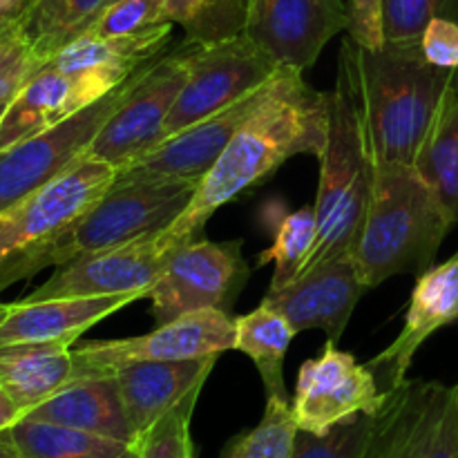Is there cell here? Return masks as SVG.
<instances>
[{"mask_svg":"<svg viewBox=\"0 0 458 458\" xmlns=\"http://www.w3.org/2000/svg\"><path fill=\"white\" fill-rule=\"evenodd\" d=\"M9 434L18 458H139L137 443L45 420L21 419L9 428Z\"/></svg>","mask_w":458,"mask_h":458,"instance_id":"484cf974","label":"cell"},{"mask_svg":"<svg viewBox=\"0 0 458 458\" xmlns=\"http://www.w3.org/2000/svg\"><path fill=\"white\" fill-rule=\"evenodd\" d=\"M383 398L367 365H360L352 353L340 352L338 343L327 340L320 356L300 367L291 411L298 429L327 434L352 416H376Z\"/></svg>","mask_w":458,"mask_h":458,"instance_id":"4fadbf2b","label":"cell"},{"mask_svg":"<svg viewBox=\"0 0 458 458\" xmlns=\"http://www.w3.org/2000/svg\"><path fill=\"white\" fill-rule=\"evenodd\" d=\"M72 347L74 344L63 340L0 347L3 389L12 396L22 416L79 378Z\"/></svg>","mask_w":458,"mask_h":458,"instance_id":"cb8c5ba5","label":"cell"},{"mask_svg":"<svg viewBox=\"0 0 458 458\" xmlns=\"http://www.w3.org/2000/svg\"><path fill=\"white\" fill-rule=\"evenodd\" d=\"M197 186L199 182L192 179L116 174L114 183L88 213L22 267L21 280H30L43 268L63 267L81 255L165 231L188 208Z\"/></svg>","mask_w":458,"mask_h":458,"instance_id":"5b68a950","label":"cell"},{"mask_svg":"<svg viewBox=\"0 0 458 458\" xmlns=\"http://www.w3.org/2000/svg\"><path fill=\"white\" fill-rule=\"evenodd\" d=\"M112 3H116V0H110V4H112ZM110 4H107V7H110Z\"/></svg>","mask_w":458,"mask_h":458,"instance_id":"ee69618b","label":"cell"},{"mask_svg":"<svg viewBox=\"0 0 458 458\" xmlns=\"http://www.w3.org/2000/svg\"><path fill=\"white\" fill-rule=\"evenodd\" d=\"M367 289L352 250L309 267L282 289H268L262 304L289 320L295 334L322 329L340 343L358 300Z\"/></svg>","mask_w":458,"mask_h":458,"instance_id":"2e32d148","label":"cell"},{"mask_svg":"<svg viewBox=\"0 0 458 458\" xmlns=\"http://www.w3.org/2000/svg\"><path fill=\"white\" fill-rule=\"evenodd\" d=\"M329 114L331 92L313 89L300 72L280 70L199 182L188 208L161 231L164 244L177 249L197 240L222 206L267 182L291 157L320 159L329 134Z\"/></svg>","mask_w":458,"mask_h":458,"instance_id":"6da1fadb","label":"cell"},{"mask_svg":"<svg viewBox=\"0 0 458 458\" xmlns=\"http://www.w3.org/2000/svg\"><path fill=\"white\" fill-rule=\"evenodd\" d=\"M170 250L173 249L164 244L161 233L112 249L94 250L56 267L45 284L21 300L38 302L52 298H94L139 291L150 295Z\"/></svg>","mask_w":458,"mask_h":458,"instance_id":"9a60e30c","label":"cell"},{"mask_svg":"<svg viewBox=\"0 0 458 458\" xmlns=\"http://www.w3.org/2000/svg\"><path fill=\"white\" fill-rule=\"evenodd\" d=\"M371 148L380 164H416L456 70L425 61L419 43L358 45Z\"/></svg>","mask_w":458,"mask_h":458,"instance_id":"277c9868","label":"cell"},{"mask_svg":"<svg viewBox=\"0 0 458 458\" xmlns=\"http://www.w3.org/2000/svg\"><path fill=\"white\" fill-rule=\"evenodd\" d=\"M365 458H458V383L405 378L385 392Z\"/></svg>","mask_w":458,"mask_h":458,"instance_id":"52a82bcc","label":"cell"},{"mask_svg":"<svg viewBox=\"0 0 458 458\" xmlns=\"http://www.w3.org/2000/svg\"><path fill=\"white\" fill-rule=\"evenodd\" d=\"M458 320V253L445 264L428 268L416 277L405 325L383 353L367 362L380 392H389L407 378L419 349L447 325Z\"/></svg>","mask_w":458,"mask_h":458,"instance_id":"e0dca14e","label":"cell"},{"mask_svg":"<svg viewBox=\"0 0 458 458\" xmlns=\"http://www.w3.org/2000/svg\"><path fill=\"white\" fill-rule=\"evenodd\" d=\"M21 419H22V411L18 410L16 403L12 401V396H9V394L0 387V432L9 429L13 423H18Z\"/></svg>","mask_w":458,"mask_h":458,"instance_id":"f35d334b","label":"cell"},{"mask_svg":"<svg viewBox=\"0 0 458 458\" xmlns=\"http://www.w3.org/2000/svg\"><path fill=\"white\" fill-rule=\"evenodd\" d=\"M268 85V83H267ZM264 85V88H267ZM262 89L249 94L242 101L231 103L224 110L179 130L173 137L164 139L155 148L125 165L116 174H130V177H170V179H192L201 182L224 148L231 143L233 134L237 132L246 116L258 106Z\"/></svg>","mask_w":458,"mask_h":458,"instance_id":"ac0fdd59","label":"cell"},{"mask_svg":"<svg viewBox=\"0 0 458 458\" xmlns=\"http://www.w3.org/2000/svg\"><path fill=\"white\" fill-rule=\"evenodd\" d=\"M217 356L192 360L130 362L114 371L121 401L134 438L150 432L161 419L191 398H199Z\"/></svg>","mask_w":458,"mask_h":458,"instance_id":"d6986e66","label":"cell"},{"mask_svg":"<svg viewBox=\"0 0 458 458\" xmlns=\"http://www.w3.org/2000/svg\"><path fill=\"white\" fill-rule=\"evenodd\" d=\"M280 70L282 67L246 34L213 45H192L186 83L170 110L159 141L258 92L271 83Z\"/></svg>","mask_w":458,"mask_h":458,"instance_id":"ba28073f","label":"cell"},{"mask_svg":"<svg viewBox=\"0 0 458 458\" xmlns=\"http://www.w3.org/2000/svg\"><path fill=\"white\" fill-rule=\"evenodd\" d=\"M165 0H116L103 9L101 16L88 27V31L101 36H123L161 25V12Z\"/></svg>","mask_w":458,"mask_h":458,"instance_id":"d590c367","label":"cell"},{"mask_svg":"<svg viewBox=\"0 0 458 458\" xmlns=\"http://www.w3.org/2000/svg\"><path fill=\"white\" fill-rule=\"evenodd\" d=\"M197 398H191L161 419L137 441L139 458H195L191 438V419Z\"/></svg>","mask_w":458,"mask_h":458,"instance_id":"e575fe53","label":"cell"},{"mask_svg":"<svg viewBox=\"0 0 458 458\" xmlns=\"http://www.w3.org/2000/svg\"><path fill=\"white\" fill-rule=\"evenodd\" d=\"M376 179V157L362 97L360 56L352 38L343 40L327 146L320 157L316 210L318 237L307 267L353 249L369 208Z\"/></svg>","mask_w":458,"mask_h":458,"instance_id":"7a4b0ae2","label":"cell"},{"mask_svg":"<svg viewBox=\"0 0 458 458\" xmlns=\"http://www.w3.org/2000/svg\"><path fill=\"white\" fill-rule=\"evenodd\" d=\"M191 47L183 40L174 52L164 54L141 72L123 103L101 125L85 157L110 164L119 173L159 143L161 130L186 83Z\"/></svg>","mask_w":458,"mask_h":458,"instance_id":"8fae6325","label":"cell"},{"mask_svg":"<svg viewBox=\"0 0 458 458\" xmlns=\"http://www.w3.org/2000/svg\"><path fill=\"white\" fill-rule=\"evenodd\" d=\"M374 416L358 414L343 420L327 434L298 429L291 458H365Z\"/></svg>","mask_w":458,"mask_h":458,"instance_id":"1f68e13d","label":"cell"},{"mask_svg":"<svg viewBox=\"0 0 458 458\" xmlns=\"http://www.w3.org/2000/svg\"><path fill=\"white\" fill-rule=\"evenodd\" d=\"M22 419L45 420L116 441L137 443L114 376L72 380L61 392L27 411Z\"/></svg>","mask_w":458,"mask_h":458,"instance_id":"603a6c76","label":"cell"},{"mask_svg":"<svg viewBox=\"0 0 458 458\" xmlns=\"http://www.w3.org/2000/svg\"><path fill=\"white\" fill-rule=\"evenodd\" d=\"M414 165L458 224V70Z\"/></svg>","mask_w":458,"mask_h":458,"instance_id":"4316f807","label":"cell"},{"mask_svg":"<svg viewBox=\"0 0 458 458\" xmlns=\"http://www.w3.org/2000/svg\"><path fill=\"white\" fill-rule=\"evenodd\" d=\"M316 237L318 222L313 206H302L280 219L273 246L268 250H262L258 258L259 267L268 262L276 264L268 289H282L304 271L313 253V246H316Z\"/></svg>","mask_w":458,"mask_h":458,"instance_id":"f546056e","label":"cell"},{"mask_svg":"<svg viewBox=\"0 0 458 458\" xmlns=\"http://www.w3.org/2000/svg\"><path fill=\"white\" fill-rule=\"evenodd\" d=\"M9 311H12V304H7V302H0V325H3V322H4V318L9 316Z\"/></svg>","mask_w":458,"mask_h":458,"instance_id":"b9f144b4","label":"cell"},{"mask_svg":"<svg viewBox=\"0 0 458 458\" xmlns=\"http://www.w3.org/2000/svg\"><path fill=\"white\" fill-rule=\"evenodd\" d=\"M349 38L365 49H378L383 36V0H349Z\"/></svg>","mask_w":458,"mask_h":458,"instance_id":"74e56055","label":"cell"},{"mask_svg":"<svg viewBox=\"0 0 458 458\" xmlns=\"http://www.w3.org/2000/svg\"><path fill=\"white\" fill-rule=\"evenodd\" d=\"M349 30L343 0H250L244 34L282 70L302 74L334 36Z\"/></svg>","mask_w":458,"mask_h":458,"instance_id":"5bb4252c","label":"cell"},{"mask_svg":"<svg viewBox=\"0 0 458 458\" xmlns=\"http://www.w3.org/2000/svg\"><path fill=\"white\" fill-rule=\"evenodd\" d=\"M173 22H161L150 30L123 36H101L83 31L49 58V65L67 74L92 81L103 94H110L121 83L164 56Z\"/></svg>","mask_w":458,"mask_h":458,"instance_id":"ffe728a7","label":"cell"},{"mask_svg":"<svg viewBox=\"0 0 458 458\" xmlns=\"http://www.w3.org/2000/svg\"><path fill=\"white\" fill-rule=\"evenodd\" d=\"M43 65L18 18L0 34V103L12 101Z\"/></svg>","mask_w":458,"mask_h":458,"instance_id":"836d02e7","label":"cell"},{"mask_svg":"<svg viewBox=\"0 0 458 458\" xmlns=\"http://www.w3.org/2000/svg\"><path fill=\"white\" fill-rule=\"evenodd\" d=\"M298 434L289 401L268 398L264 416L253 429L233 438L222 458H291Z\"/></svg>","mask_w":458,"mask_h":458,"instance_id":"4dcf8cb0","label":"cell"},{"mask_svg":"<svg viewBox=\"0 0 458 458\" xmlns=\"http://www.w3.org/2000/svg\"><path fill=\"white\" fill-rule=\"evenodd\" d=\"M295 335L298 334L289 320L267 304H259L255 311L235 318L233 349L253 360L267 389V401H289L284 387V360Z\"/></svg>","mask_w":458,"mask_h":458,"instance_id":"d4e9b609","label":"cell"},{"mask_svg":"<svg viewBox=\"0 0 458 458\" xmlns=\"http://www.w3.org/2000/svg\"><path fill=\"white\" fill-rule=\"evenodd\" d=\"M0 387H3V378H0Z\"/></svg>","mask_w":458,"mask_h":458,"instance_id":"f6af8a7d","label":"cell"},{"mask_svg":"<svg viewBox=\"0 0 458 458\" xmlns=\"http://www.w3.org/2000/svg\"><path fill=\"white\" fill-rule=\"evenodd\" d=\"M7 106H9V103H0V119H3V114H4V110H7Z\"/></svg>","mask_w":458,"mask_h":458,"instance_id":"7bdbcfd3","label":"cell"},{"mask_svg":"<svg viewBox=\"0 0 458 458\" xmlns=\"http://www.w3.org/2000/svg\"><path fill=\"white\" fill-rule=\"evenodd\" d=\"M250 0H165L161 22L186 31L192 45H213L244 34Z\"/></svg>","mask_w":458,"mask_h":458,"instance_id":"f1b7e54d","label":"cell"},{"mask_svg":"<svg viewBox=\"0 0 458 458\" xmlns=\"http://www.w3.org/2000/svg\"><path fill=\"white\" fill-rule=\"evenodd\" d=\"M425 61L443 70H458V21L434 18L420 36Z\"/></svg>","mask_w":458,"mask_h":458,"instance_id":"8d00e7d4","label":"cell"},{"mask_svg":"<svg viewBox=\"0 0 458 458\" xmlns=\"http://www.w3.org/2000/svg\"><path fill=\"white\" fill-rule=\"evenodd\" d=\"M148 298V293L94 295V298H52L38 302H12V311L0 325V347L21 343H63L74 344L81 335L103 318L119 309Z\"/></svg>","mask_w":458,"mask_h":458,"instance_id":"7402d4cb","label":"cell"},{"mask_svg":"<svg viewBox=\"0 0 458 458\" xmlns=\"http://www.w3.org/2000/svg\"><path fill=\"white\" fill-rule=\"evenodd\" d=\"M141 72L63 123L0 150V213L79 164L88 155L89 143L101 125L123 103Z\"/></svg>","mask_w":458,"mask_h":458,"instance_id":"30bf717a","label":"cell"},{"mask_svg":"<svg viewBox=\"0 0 458 458\" xmlns=\"http://www.w3.org/2000/svg\"><path fill=\"white\" fill-rule=\"evenodd\" d=\"M235 318L231 313L195 311L165 325H157L146 335L119 340H88L72 347L76 376H112L119 367L143 360H192L222 356L233 349Z\"/></svg>","mask_w":458,"mask_h":458,"instance_id":"7c38bea8","label":"cell"},{"mask_svg":"<svg viewBox=\"0 0 458 458\" xmlns=\"http://www.w3.org/2000/svg\"><path fill=\"white\" fill-rule=\"evenodd\" d=\"M434 18L458 21V0H383L385 43H419Z\"/></svg>","mask_w":458,"mask_h":458,"instance_id":"d6a6232c","label":"cell"},{"mask_svg":"<svg viewBox=\"0 0 458 458\" xmlns=\"http://www.w3.org/2000/svg\"><path fill=\"white\" fill-rule=\"evenodd\" d=\"M116 168L83 157L18 204L0 213V291L21 282L34 255L56 242L114 183Z\"/></svg>","mask_w":458,"mask_h":458,"instance_id":"8992f818","label":"cell"},{"mask_svg":"<svg viewBox=\"0 0 458 458\" xmlns=\"http://www.w3.org/2000/svg\"><path fill=\"white\" fill-rule=\"evenodd\" d=\"M27 0H0V34L21 18Z\"/></svg>","mask_w":458,"mask_h":458,"instance_id":"ab89813d","label":"cell"},{"mask_svg":"<svg viewBox=\"0 0 458 458\" xmlns=\"http://www.w3.org/2000/svg\"><path fill=\"white\" fill-rule=\"evenodd\" d=\"M249 280V264L240 242L191 240L165 258L159 280L152 286V318L165 325L195 311L231 313L237 295Z\"/></svg>","mask_w":458,"mask_h":458,"instance_id":"9c48e42d","label":"cell"},{"mask_svg":"<svg viewBox=\"0 0 458 458\" xmlns=\"http://www.w3.org/2000/svg\"><path fill=\"white\" fill-rule=\"evenodd\" d=\"M110 0H27L21 13L22 30L45 63L70 40L88 31Z\"/></svg>","mask_w":458,"mask_h":458,"instance_id":"83f0119b","label":"cell"},{"mask_svg":"<svg viewBox=\"0 0 458 458\" xmlns=\"http://www.w3.org/2000/svg\"><path fill=\"white\" fill-rule=\"evenodd\" d=\"M106 97L83 76L67 74L45 63L9 101L0 119V150L63 123Z\"/></svg>","mask_w":458,"mask_h":458,"instance_id":"44dd1931","label":"cell"},{"mask_svg":"<svg viewBox=\"0 0 458 458\" xmlns=\"http://www.w3.org/2000/svg\"><path fill=\"white\" fill-rule=\"evenodd\" d=\"M0 458H18L16 450H13L12 434H9V429L0 432Z\"/></svg>","mask_w":458,"mask_h":458,"instance_id":"60d3db41","label":"cell"},{"mask_svg":"<svg viewBox=\"0 0 458 458\" xmlns=\"http://www.w3.org/2000/svg\"><path fill=\"white\" fill-rule=\"evenodd\" d=\"M454 226L416 165L376 161L374 192L352 253L367 289L392 276H423Z\"/></svg>","mask_w":458,"mask_h":458,"instance_id":"3957f363","label":"cell"}]
</instances>
